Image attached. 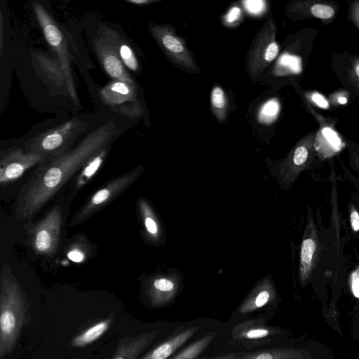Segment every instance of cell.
<instances>
[{"label":"cell","instance_id":"cell-1","mask_svg":"<svg viewBox=\"0 0 359 359\" xmlns=\"http://www.w3.org/2000/svg\"><path fill=\"white\" fill-rule=\"evenodd\" d=\"M118 133L116 122L109 121L89 133L75 147L36 166L20 189L15 218H32L93 156L111 145Z\"/></svg>","mask_w":359,"mask_h":359},{"label":"cell","instance_id":"cell-2","mask_svg":"<svg viewBox=\"0 0 359 359\" xmlns=\"http://www.w3.org/2000/svg\"><path fill=\"white\" fill-rule=\"evenodd\" d=\"M29 320L26 292L8 263L4 262L0 276V359L12 353Z\"/></svg>","mask_w":359,"mask_h":359},{"label":"cell","instance_id":"cell-3","mask_svg":"<svg viewBox=\"0 0 359 359\" xmlns=\"http://www.w3.org/2000/svg\"><path fill=\"white\" fill-rule=\"evenodd\" d=\"M88 123L73 118L31 137L24 143V149L43 156L46 161L56 158L72 149L78 137Z\"/></svg>","mask_w":359,"mask_h":359},{"label":"cell","instance_id":"cell-4","mask_svg":"<svg viewBox=\"0 0 359 359\" xmlns=\"http://www.w3.org/2000/svg\"><path fill=\"white\" fill-rule=\"evenodd\" d=\"M63 224L62 205H55L43 218L27 226L28 245L37 255L53 257L60 248Z\"/></svg>","mask_w":359,"mask_h":359},{"label":"cell","instance_id":"cell-5","mask_svg":"<svg viewBox=\"0 0 359 359\" xmlns=\"http://www.w3.org/2000/svg\"><path fill=\"white\" fill-rule=\"evenodd\" d=\"M142 168L138 166L108 181L94 191L72 216L69 226L74 227L86 222L118 196L139 177Z\"/></svg>","mask_w":359,"mask_h":359},{"label":"cell","instance_id":"cell-6","mask_svg":"<svg viewBox=\"0 0 359 359\" xmlns=\"http://www.w3.org/2000/svg\"><path fill=\"white\" fill-rule=\"evenodd\" d=\"M33 8L47 43L57 54V58L64 73L68 93L72 100L77 103L79 99L72 76L70 55L64 34L56 22L41 4L34 2Z\"/></svg>","mask_w":359,"mask_h":359},{"label":"cell","instance_id":"cell-7","mask_svg":"<svg viewBox=\"0 0 359 359\" xmlns=\"http://www.w3.org/2000/svg\"><path fill=\"white\" fill-rule=\"evenodd\" d=\"M100 98L113 111L121 115L136 118L143 111L138 99L136 84L112 80L100 90Z\"/></svg>","mask_w":359,"mask_h":359},{"label":"cell","instance_id":"cell-8","mask_svg":"<svg viewBox=\"0 0 359 359\" xmlns=\"http://www.w3.org/2000/svg\"><path fill=\"white\" fill-rule=\"evenodd\" d=\"M46 161L39 154L26 151L24 147H11L0 153V185L6 188L20 179L34 166Z\"/></svg>","mask_w":359,"mask_h":359},{"label":"cell","instance_id":"cell-9","mask_svg":"<svg viewBox=\"0 0 359 359\" xmlns=\"http://www.w3.org/2000/svg\"><path fill=\"white\" fill-rule=\"evenodd\" d=\"M321 255V239L311 211L307 222L300 249L299 277L302 285L312 278Z\"/></svg>","mask_w":359,"mask_h":359},{"label":"cell","instance_id":"cell-10","mask_svg":"<svg viewBox=\"0 0 359 359\" xmlns=\"http://www.w3.org/2000/svg\"><path fill=\"white\" fill-rule=\"evenodd\" d=\"M93 46L101 66L112 80L135 84L113 46L99 32L94 40Z\"/></svg>","mask_w":359,"mask_h":359},{"label":"cell","instance_id":"cell-11","mask_svg":"<svg viewBox=\"0 0 359 359\" xmlns=\"http://www.w3.org/2000/svg\"><path fill=\"white\" fill-rule=\"evenodd\" d=\"M150 31L159 46L173 61L187 69L195 68L189 51L170 29L165 26L151 24Z\"/></svg>","mask_w":359,"mask_h":359},{"label":"cell","instance_id":"cell-12","mask_svg":"<svg viewBox=\"0 0 359 359\" xmlns=\"http://www.w3.org/2000/svg\"><path fill=\"white\" fill-rule=\"evenodd\" d=\"M280 330L266 325L262 320H248L238 324L232 330L231 337L240 342L267 343V339Z\"/></svg>","mask_w":359,"mask_h":359},{"label":"cell","instance_id":"cell-13","mask_svg":"<svg viewBox=\"0 0 359 359\" xmlns=\"http://www.w3.org/2000/svg\"><path fill=\"white\" fill-rule=\"evenodd\" d=\"M158 331L144 332L122 339L111 359H137L140 354L157 337Z\"/></svg>","mask_w":359,"mask_h":359},{"label":"cell","instance_id":"cell-14","mask_svg":"<svg viewBox=\"0 0 359 359\" xmlns=\"http://www.w3.org/2000/svg\"><path fill=\"white\" fill-rule=\"evenodd\" d=\"M198 330L199 327L198 325L187 329L182 328V330L177 331L175 334L137 359H167L195 334Z\"/></svg>","mask_w":359,"mask_h":359},{"label":"cell","instance_id":"cell-15","mask_svg":"<svg viewBox=\"0 0 359 359\" xmlns=\"http://www.w3.org/2000/svg\"><path fill=\"white\" fill-rule=\"evenodd\" d=\"M98 32L111 43L126 67L133 72L138 71L139 64L136 55L132 47L120 34L103 26H101Z\"/></svg>","mask_w":359,"mask_h":359},{"label":"cell","instance_id":"cell-16","mask_svg":"<svg viewBox=\"0 0 359 359\" xmlns=\"http://www.w3.org/2000/svg\"><path fill=\"white\" fill-rule=\"evenodd\" d=\"M108 145L93 156L79 171L71 187L70 196L74 197L78 191L83 189L97 174L106 160L111 149Z\"/></svg>","mask_w":359,"mask_h":359},{"label":"cell","instance_id":"cell-17","mask_svg":"<svg viewBox=\"0 0 359 359\" xmlns=\"http://www.w3.org/2000/svg\"><path fill=\"white\" fill-rule=\"evenodd\" d=\"M310 158V151L306 146L299 145L294 149L282 170L281 177L287 186L292 184L299 173L308 168Z\"/></svg>","mask_w":359,"mask_h":359},{"label":"cell","instance_id":"cell-18","mask_svg":"<svg viewBox=\"0 0 359 359\" xmlns=\"http://www.w3.org/2000/svg\"><path fill=\"white\" fill-rule=\"evenodd\" d=\"M176 290L174 282L167 278H155L148 282L146 294L150 303L159 306L169 302Z\"/></svg>","mask_w":359,"mask_h":359},{"label":"cell","instance_id":"cell-19","mask_svg":"<svg viewBox=\"0 0 359 359\" xmlns=\"http://www.w3.org/2000/svg\"><path fill=\"white\" fill-rule=\"evenodd\" d=\"M95 254L93 243L82 233L77 234L67 245L65 255L71 262L82 264L89 260Z\"/></svg>","mask_w":359,"mask_h":359},{"label":"cell","instance_id":"cell-20","mask_svg":"<svg viewBox=\"0 0 359 359\" xmlns=\"http://www.w3.org/2000/svg\"><path fill=\"white\" fill-rule=\"evenodd\" d=\"M112 321L113 318L110 316L93 324L79 334L74 337L71 340V346L73 347L81 348L92 344L101 337L108 330Z\"/></svg>","mask_w":359,"mask_h":359},{"label":"cell","instance_id":"cell-21","mask_svg":"<svg viewBox=\"0 0 359 359\" xmlns=\"http://www.w3.org/2000/svg\"><path fill=\"white\" fill-rule=\"evenodd\" d=\"M237 359H304L303 354L293 348H271L237 353Z\"/></svg>","mask_w":359,"mask_h":359},{"label":"cell","instance_id":"cell-22","mask_svg":"<svg viewBox=\"0 0 359 359\" xmlns=\"http://www.w3.org/2000/svg\"><path fill=\"white\" fill-rule=\"evenodd\" d=\"M273 298L274 293L272 288L266 285L248 297L239 307L238 312L241 314L252 312L264 306Z\"/></svg>","mask_w":359,"mask_h":359},{"label":"cell","instance_id":"cell-23","mask_svg":"<svg viewBox=\"0 0 359 359\" xmlns=\"http://www.w3.org/2000/svg\"><path fill=\"white\" fill-rule=\"evenodd\" d=\"M137 205L146 233L153 239H156L158 236L159 229L151 207L142 198L137 200Z\"/></svg>","mask_w":359,"mask_h":359},{"label":"cell","instance_id":"cell-24","mask_svg":"<svg viewBox=\"0 0 359 359\" xmlns=\"http://www.w3.org/2000/svg\"><path fill=\"white\" fill-rule=\"evenodd\" d=\"M216 332H211L189 345L172 359H196L201 355L216 337Z\"/></svg>","mask_w":359,"mask_h":359},{"label":"cell","instance_id":"cell-25","mask_svg":"<svg viewBox=\"0 0 359 359\" xmlns=\"http://www.w3.org/2000/svg\"><path fill=\"white\" fill-rule=\"evenodd\" d=\"M37 57L43 72L50 79L58 84L65 83L64 73L57 58L53 60L48 55L41 54H39Z\"/></svg>","mask_w":359,"mask_h":359},{"label":"cell","instance_id":"cell-26","mask_svg":"<svg viewBox=\"0 0 359 359\" xmlns=\"http://www.w3.org/2000/svg\"><path fill=\"white\" fill-rule=\"evenodd\" d=\"M278 111V104L275 100L268 101L262 107L259 113V119L262 122L269 123L271 121Z\"/></svg>","mask_w":359,"mask_h":359},{"label":"cell","instance_id":"cell-27","mask_svg":"<svg viewBox=\"0 0 359 359\" xmlns=\"http://www.w3.org/2000/svg\"><path fill=\"white\" fill-rule=\"evenodd\" d=\"M211 103L213 108L217 111H223L226 107V97L223 90L219 87H215L211 93ZM220 113V112H219Z\"/></svg>","mask_w":359,"mask_h":359},{"label":"cell","instance_id":"cell-28","mask_svg":"<svg viewBox=\"0 0 359 359\" xmlns=\"http://www.w3.org/2000/svg\"><path fill=\"white\" fill-rule=\"evenodd\" d=\"M311 11L315 17L321 19L330 18L334 14V11L331 6L323 4L313 5Z\"/></svg>","mask_w":359,"mask_h":359},{"label":"cell","instance_id":"cell-29","mask_svg":"<svg viewBox=\"0 0 359 359\" xmlns=\"http://www.w3.org/2000/svg\"><path fill=\"white\" fill-rule=\"evenodd\" d=\"M278 53V46L275 41H271L267 46L264 60L270 62L275 59Z\"/></svg>","mask_w":359,"mask_h":359},{"label":"cell","instance_id":"cell-30","mask_svg":"<svg viewBox=\"0 0 359 359\" xmlns=\"http://www.w3.org/2000/svg\"><path fill=\"white\" fill-rule=\"evenodd\" d=\"M243 3L248 12L252 13H259L264 7V1H245Z\"/></svg>","mask_w":359,"mask_h":359},{"label":"cell","instance_id":"cell-31","mask_svg":"<svg viewBox=\"0 0 359 359\" xmlns=\"http://www.w3.org/2000/svg\"><path fill=\"white\" fill-rule=\"evenodd\" d=\"M351 288L353 295L359 299V272L355 271L351 280Z\"/></svg>","mask_w":359,"mask_h":359},{"label":"cell","instance_id":"cell-32","mask_svg":"<svg viewBox=\"0 0 359 359\" xmlns=\"http://www.w3.org/2000/svg\"><path fill=\"white\" fill-rule=\"evenodd\" d=\"M241 15V9L237 6L231 8L226 15V21L229 23L236 21Z\"/></svg>","mask_w":359,"mask_h":359},{"label":"cell","instance_id":"cell-33","mask_svg":"<svg viewBox=\"0 0 359 359\" xmlns=\"http://www.w3.org/2000/svg\"><path fill=\"white\" fill-rule=\"evenodd\" d=\"M350 220L352 229L357 231L359 230V214L354 208L351 212Z\"/></svg>","mask_w":359,"mask_h":359},{"label":"cell","instance_id":"cell-34","mask_svg":"<svg viewBox=\"0 0 359 359\" xmlns=\"http://www.w3.org/2000/svg\"><path fill=\"white\" fill-rule=\"evenodd\" d=\"M312 99L319 107L322 108L328 107L327 100L321 95L315 93L312 95Z\"/></svg>","mask_w":359,"mask_h":359},{"label":"cell","instance_id":"cell-35","mask_svg":"<svg viewBox=\"0 0 359 359\" xmlns=\"http://www.w3.org/2000/svg\"><path fill=\"white\" fill-rule=\"evenodd\" d=\"M205 359H237V353H229Z\"/></svg>","mask_w":359,"mask_h":359},{"label":"cell","instance_id":"cell-36","mask_svg":"<svg viewBox=\"0 0 359 359\" xmlns=\"http://www.w3.org/2000/svg\"><path fill=\"white\" fill-rule=\"evenodd\" d=\"M353 167L359 176V154H354L352 157Z\"/></svg>","mask_w":359,"mask_h":359},{"label":"cell","instance_id":"cell-37","mask_svg":"<svg viewBox=\"0 0 359 359\" xmlns=\"http://www.w3.org/2000/svg\"><path fill=\"white\" fill-rule=\"evenodd\" d=\"M128 2L137 4V5H142V4H147L148 3H150V1L148 0H128Z\"/></svg>","mask_w":359,"mask_h":359},{"label":"cell","instance_id":"cell-38","mask_svg":"<svg viewBox=\"0 0 359 359\" xmlns=\"http://www.w3.org/2000/svg\"><path fill=\"white\" fill-rule=\"evenodd\" d=\"M338 101L340 104H346L347 102V100L346 97H341L339 98Z\"/></svg>","mask_w":359,"mask_h":359},{"label":"cell","instance_id":"cell-39","mask_svg":"<svg viewBox=\"0 0 359 359\" xmlns=\"http://www.w3.org/2000/svg\"><path fill=\"white\" fill-rule=\"evenodd\" d=\"M355 74H357V76H359V63L355 67Z\"/></svg>","mask_w":359,"mask_h":359}]
</instances>
